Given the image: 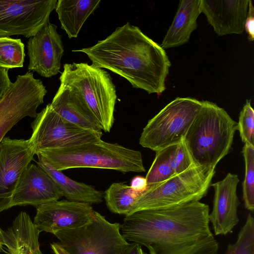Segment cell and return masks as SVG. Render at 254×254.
I'll use <instances>...</instances> for the list:
<instances>
[{"mask_svg":"<svg viewBox=\"0 0 254 254\" xmlns=\"http://www.w3.org/2000/svg\"><path fill=\"white\" fill-rule=\"evenodd\" d=\"M29 58L27 68L44 77L57 75L61 68V61L64 52L61 35L57 26L50 21L27 43Z\"/></svg>","mask_w":254,"mask_h":254,"instance_id":"cell-14","label":"cell"},{"mask_svg":"<svg viewBox=\"0 0 254 254\" xmlns=\"http://www.w3.org/2000/svg\"><path fill=\"white\" fill-rule=\"evenodd\" d=\"M215 168L195 165L163 183L147 187L141 193L129 214L139 210L166 208L199 201L206 195L211 186Z\"/></svg>","mask_w":254,"mask_h":254,"instance_id":"cell-6","label":"cell"},{"mask_svg":"<svg viewBox=\"0 0 254 254\" xmlns=\"http://www.w3.org/2000/svg\"><path fill=\"white\" fill-rule=\"evenodd\" d=\"M34 155L30 139L4 137L0 143V212L11 207L15 190Z\"/></svg>","mask_w":254,"mask_h":254,"instance_id":"cell-12","label":"cell"},{"mask_svg":"<svg viewBox=\"0 0 254 254\" xmlns=\"http://www.w3.org/2000/svg\"><path fill=\"white\" fill-rule=\"evenodd\" d=\"M242 154L245 171L243 186V198L245 208L252 212L254 210V146L245 144Z\"/></svg>","mask_w":254,"mask_h":254,"instance_id":"cell-26","label":"cell"},{"mask_svg":"<svg viewBox=\"0 0 254 254\" xmlns=\"http://www.w3.org/2000/svg\"><path fill=\"white\" fill-rule=\"evenodd\" d=\"M240 180L237 174L228 173L221 181L211 184L214 190L213 207L209 214L215 235H226L238 224L237 193Z\"/></svg>","mask_w":254,"mask_h":254,"instance_id":"cell-15","label":"cell"},{"mask_svg":"<svg viewBox=\"0 0 254 254\" xmlns=\"http://www.w3.org/2000/svg\"><path fill=\"white\" fill-rule=\"evenodd\" d=\"M61 191L41 167L30 164L24 172L13 194L11 207L32 205L36 207L59 200Z\"/></svg>","mask_w":254,"mask_h":254,"instance_id":"cell-16","label":"cell"},{"mask_svg":"<svg viewBox=\"0 0 254 254\" xmlns=\"http://www.w3.org/2000/svg\"><path fill=\"white\" fill-rule=\"evenodd\" d=\"M72 51L85 54L92 64L123 77L133 88L158 95L166 90L171 65L166 52L129 22L94 45Z\"/></svg>","mask_w":254,"mask_h":254,"instance_id":"cell-2","label":"cell"},{"mask_svg":"<svg viewBox=\"0 0 254 254\" xmlns=\"http://www.w3.org/2000/svg\"><path fill=\"white\" fill-rule=\"evenodd\" d=\"M140 194L125 183H114L104 192V198L111 212L126 216Z\"/></svg>","mask_w":254,"mask_h":254,"instance_id":"cell-23","label":"cell"},{"mask_svg":"<svg viewBox=\"0 0 254 254\" xmlns=\"http://www.w3.org/2000/svg\"><path fill=\"white\" fill-rule=\"evenodd\" d=\"M176 144L155 152V159L145 177L147 187L163 183L176 175L171 163L172 155Z\"/></svg>","mask_w":254,"mask_h":254,"instance_id":"cell-24","label":"cell"},{"mask_svg":"<svg viewBox=\"0 0 254 254\" xmlns=\"http://www.w3.org/2000/svg\"><path fill=\"white\" fill-rule=\"evenodd\" d=\"M121 254H147L143 251L142 246L136 243H129Z\"/></svg>","mask_w":254,"mask_h":254,"instance_id":"cell-33","label":"cell"},{"mask_svg":"<svg viewBox=\"0 0 254 254\" xmlns=\"http://www.w3.org/2000/svg\"><path fill=\"white\" fill-rule=\"evenodd\" d=\"M250 0H200L201 12L218 36L241 34Z\"/></svg>","mask_w":254,"mask_h":254,"instance_id":"cell-17","label":"cell"},{"mask_svg":"<svg viewBox=\"0 0 254 254\" xmlns=\"http://www.w3.org/2000/svg\"><path fill=\"white\" fill-rule=\"evenodd\" d=\"M39 231L29 215L20 212L12 225L6 229L0 228V241L6 254H43L40 248Z\"/></svg>","mask_w":254,"mask_h":254,"instance_id":"cell-18","label":"cell"},{"mask_svg":"<svg viewBox=\"0 0 254 254\" xmlns=\"http://www.w3.org/2000/svg\"><path fill=\"white\" fill-rule=\"evenodd\" d=\"M244 30L247 33L250 41L254 39V8L252 1L250 0L248 12L244 23Z\"/></svg>","mask_w":254,"mask_h":254,"instance_id":"cell-30","label":"cell"},{"mask_svg":"<svg viewBox=\"0 0 254 254\" xmlns=\"http://www.w3.org/2000/svg\"><path fill=\"white\" fill-rule=\"evenodd\" d=\"M47 93L32 72L16 76L0 100V143L12 127L26 117L35 118Z\"/></svg>","mask_w":254,"mask_h":254,"instance_id":"cell-10","label":"cell"},{"mask_svg":"<svg viewBox=\"0 0 254 254\" xmlns=\"http://www.w3.org/2000/svg\"><path fill=\"white\" fill-rule=\"evenodd\" d=\"M29 138L35 154L40 150L61 149L101 139L102 131L85 129L63 118L48 104L31 123Z\"/></svg>","mask_w":254,"mask_h":254,"instance_id":"cell-9","label":"cell"},{"mask_svg":"<svg viewBox=\"0 0 254 254\" xmlns=\"http://www.w3.org/2000/svg\"><path fill=\"white\" fill-rule=\"evenodd\" d=\"M24 45L20 39L0 37V67H22L25 59Z\"/></svg>","mask_w":254,"mask_h":254,"instance_id":"cell-25","label":"cell"},{"mask_svg":"<svg viewBox=\"0 0 254 254\" xmlns=\"http://www.w3.org/2000/svg\"><path fill=\"white\" fill-rule=\"evenodd\" d=\"M56 170L90 168L114 170L124 174L145 171L139 151L99 140L67 148L37 151Z\"/></svg>","mask_w":254,"mask_h":254,"instance_id":"cell-5","label":"cell"},{"mask_svg":"<svg viewBox=\"0 0 254 254\" xmlns=\"http://www.w3.org/2000/svg\"><path fill=\"white\" fill-rule=\"evenodd\" d=\"M57 0H0V37L34 36L49 21Z\"/></svg>","mask_w":254,"mask_h":254,"instance_id":"cell-11","label":"cell"},{"mask_svg":"<svg viewBox=\"0 0 254 254\" xmlns=\"http://www.w3.org/2000/svg\"><path fill=\"white\" fill-rule=\"evenodd\" d=\"M52 250L54 254H69L62 247L59 243L51 244Z\"/></svg>","mask_w":254,"mask_h":254,"instance_id":"cell-34","label":"cell"},{"mask_svg":"<svg viewBox=\"0 0 254 254\" xmlns=\"http://www.w3.org/2000/svg\"><path fill=\"white\" fill-rule=\"evenodd\" d=\"M50 104L56 112L68 122L85 129L102 131L94 119L63 88L59 87Z\"/></svg>","mask_w":254,"mask_h":254,"instance_id":"cell-22","label":"cell"},{"mask_svg":"<svg viewBox=\"0 0 254 254\" xmlns=\"http://www.w3.org/2000/svg\"><path fill=\"white\" fill-rule=\"evenodd\" d=\"M201 13L200 0H181L171 26L160 45L163 49L180 46L187 43L197 26Z\"/></svg>","mask_w":254,"mask_h":254,"instance_id":"cell-19","label":"cell"},{"mask_svg":"<svg viewBox=\"0 0 254 254\" xmlns=\"http://www.w3.org/2000/svg\"><path fill=\"white\" fill-rule=\"evenodd\" d=\"M237 130L245 144L254 146V111L251 100H247L240 111Z\"/></svg>","mask_w":254,"mask_h":254,"instance_id":"cell-28","label":"cell"},{"mask_svg":"<svg viewBox=\"0 0 254 254\" xmlns=\"http://www.w3.org/2000/svg\"><path fill=\"white\" fill-rule=\"evenodd\" d=\"M8 70L0 67V100L11 83L8 76Z\"/></svg>","mask_w":254,"mask_h":254,"instance_id":"cell-31","label":"cell"},{"mask_svg":"<svg viewBox=\"0 0 254 254\" xmlns=\"http://www.w3.org/2000/svg\"><path fill=\"white\" fill-rule=\"evenodd\" d=\"M131 188L135 191L141 193L147 186L146 178L141 176H136L131 182Z\"/></svg>","mask_w":254,"mask_h":254,"instance_id":"cell-32","label":"cell"},{"mask_svg":"<svg viewBox=\"0 0 254 254\" xmlns=\"http://www.w3.org/2000/svg\"><path fill=\"white\" fill-rule=\"evenodd\" d=\"M37 156V165L50 176L61 191L62 195L67 200L91 205L103 201L104 193L102 191L96 190L92 186L71 179L62 171L54 169L41 155Z\"/></svg>","mask_w":254,"mask_h":254,"instance_id":"cell-20","label":"cell"},{"mask_svg":"<svg viewBox=\"0 0 254 254\" xmlns=\"http://www.w3.org/2000/svg\"><path fill=\"white\" fill-rule=\"evenodd\" d=\"M209 214V206L199 201L139 210L125 216L120 231L126 240L145 246L150 254H218Z\"/></svg>","mask_w":254,"mask_h":254,"instance_id":"cell-1","label":"cell"},{"mask_svg":"<svg viewBox=\"0 0 254 254\" xmlns=\"http://www.w3.org/2000/svg\"><path fill=\"white\" fill-rule=\"evenodd\" d=\"M224 254H254V219L249 213L237 240L229 244Z\"/></svg>","mask_w":254,"mask_h":254,"instance_id":"cell-27","label":"cell"},{"mask_svg":"<svg viewBox=\"0 0 254 254\" xmlns=\"http://www.w3.org/2000/svg\"><path fill=\"white\" fill-rule=\"evenodd\" d=\"M60 87L94 119L102 130L109 132L114 123L116 87L110 74L93 64H65Z\"/></svg>","mask_w":254,"mask_h":254,"instance_id":"cell-3","label":"cell"},{"mask_svg":"<svg viewBox=\"0 0 254 254\" xmlns=\"http://www.w3.org/2000/svg\"><path fill=\"white\" fill-rule=\"evenodd\" d=\"M171 163L176 175L197 165L194 161L189 151L184 138L175 145L172 155Z\"/></svg>","mask_w":254,"mask_h":254,"instance_id":"cell-29","label":"cell"},{"mask_svg":"<svg viewBox=\"0 0 254 254\" xmlns=\"http://www.w3.org/2000/svg\"><path fill=\"white\" fill-rule=\"evenodd\" d=\"M237 130V123L223 108L202 101L184 139L196 164L216 167L229 153Z\"/></svg>","mask_w":254,"mask_h":254,"instance_id":"cell-4","label":"cell"},{"mask_svg":"<svg viewBox=\"0 0 254 254\" xmlns=\"http://www.w3.org/2000/svg\"><path fill=\"white\" fill-rule=\"evenodd\" d=\"M120 227V223H111L94 211L89 223L54 235L69 254H121L129 243L121 234Z\"/></svg>","mask_w":254,"mask_h":254,"instance_id":"cell-8","label":"cell"},{"mask_svg":"<svg viewBox=\"0 0 254 254\" xmlns=\"http://www.w3.org/2000/svg\"><path fill=\"white\" fill-rule=\"evenodd\" d=\"M100 0H58L56 12L61 28L69 38H76L88 17L99 6Z\"/></svg>","mask_w":254,"mask_h":254,"instance_id":"cell-21","label":"cell"},{"mask_svg":"<svg viewBox=\"0 0 254 254\" xmlns=\"http://www.w3.org/2000/svg\"><path fill=\"white\" fill-rule=\"evenodd\" d=\"M93 210L88 203L63 199L36 207L33 223L40 232H56L82 227L92 220Z\"/></svg>","mask_w":254,"mask_h":254,"instance_id":"cell-13","label":"cell"},{"mask_svg":"<svg viewBox=\"0 0 254 254\" xmlns=\"http://www.w3.org/2000/svg\"><path fill=\"white\" fill-rule=\"evenodd\" d=\"M202 107V101L177 97L150 119L143 128L139 144L155 152L178 143Z\"/></svg>","mask_w":254,"mask_h":254,"instance_id":"cell-7","label":"cell"},{"mask_svg":"<svg viewBox=\"0 0 254 254\" xmlns=\"http://www.w3.org/2000/svg\"><path fill=\"white\" fill-rule=\"evenodd\" d=\"M1 246L0 241V249H1Z\"/></svg>","mask_w":254,"mask_h":254,"instance_id":"cell-35","label":"cell"}]
</instances>
